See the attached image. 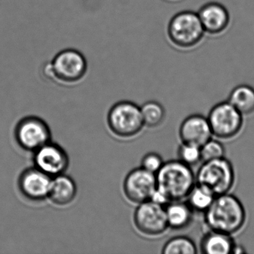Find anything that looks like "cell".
Masks as SVG:
<instances>
[{"label": "cell", "mask_w": 254, "mask_h": 254, "mask_svg": "<svg viewBox=\"0 0 254 254\" xmlns=\"http://www.w3.org/2000/svg\"><path fill=\"white\" fill-rule=\"evenodd\" d=\"M157 189L156 174L139 167L130 171L123 183L125 195L130 201L141 203L151 200Z\"/></svg>", "instance_id": "obj_10"}, {"label": "cell", "mask_w": 254, "mask_h": 254, "mask_svg": "<svg viewBox=\"0 0 254 254\" xmlns=\"http://www.w3.org/2000/svg\"><path fill=\"white\" fill-rule=\"evenodd\" d=\"M213 136L229 139L236 136L243 127V115L228 101L212 107L207 117Z\"/></svg>", "instance_id": "obj_7"}, {"label": "cell", "mask_w": 254, "mask_h": 254, "mask_svg": "<svg viewBox=\"0 0 254 254\" xmlns=\"http://www.w3.org/2000/svg\"><path fill=\"white\" fill-rule=\"evenodd\" d=\"M227 99L242 115L254 112V87L249 84H239L233 87Z\"/></svg>", "instance_id": "obj_18"}, {"label": "cell", "mask_w": 254, "mask_h": 254, "mask_svg": "<svg viewBox=\"0 0 254 254\" xmlns=\"http://www.w3.org/2000/svg\"><path fill=\"white\" fill-rule=\"evenodd\" d=\"M201 161H209L222 158L225 156V148L220 141L211 138L200 147Z\"/></svg>", "instance_id": "obj_23"}, {"label": "cell", "mask_w": 254, "mask_h": 254, "mask_svg": "<svg viewBox=\"0 0 254 254\" xmlns=\"http://www.w3.org/2000/svg\"><path fill=\"white\" fill-rule=\"evenodd\" d=\"M195 181L215 196L225 194L234 185V168L225 157L203 162L195 174Z\"/></svg>", "instance_id": "obj_5"}, {"label": "cell", "mask_w": 254, "mask_h": 254, "mask_svg": "<svg viewBox=\"0 0 254 254\" xmlns=\"http://www.w3.org/2000/svg\"><path fill=\"white\" fill-rule=\"evenodd\" d=\"M77 186L72 178L64 174L53 178L48 198L59 206H67L75 200Z\"/></svg>", "instance_id": "obj_15"}, {"label": "cell", "mask_w": 254, "mask_h": 254, "mask_svg": "<svg viewBox=\"0 0 254 254\" xmlns=\"http://www.w3.org/2000/svg\"><path fill=\"white\" fill-rule=\"evenodd\" d=\"M166 219L169 228L183 230L192 223L194 212L187 201L176 200L168 203L166 206Z\"/></svg>", "instance_id": "obj_16"}, {"label": "cell", "mask_w": 254, "mask_h": 254, "mask_svg": "<svg viewBox=\"0 0 254 254\" xmlns=\"http://www.w3.org/2000/svg\"><path fill=\"white\" fill-rule=\"evenodd\" d=\"M204 222L209 230L233 235L242 230L246 211L241 200L230 193L215 196L204 212Z\"/></svg>", "instance_id": "obj_1"}, {"label": "cell", "mask_w": 254, "mask_h": 254, "mask_svg": "<svg viewBox=\"0 0 254 254\" xmlns=\"http://www.w3.org/2000/svg\"><path fill=\"white\" fill-rule=\"evenodd\" d=\"M242 253H245V249L241 245H236L235 244L234 247H233V251H232V254H242Z\"/></svg>", "instance_id": "obj_25"}, {"label": "cell", "mask_w": 254, "mask_h": 254, "mask_svg": "<svg viewBox=\"0 0 254 254\" xmlns=\"http://www.w3.org/2000/svg\"><path fill=\"white\" fill-rule=\"evenodd\" d=\"M35 166L49 176L54 178L64 174L69 167V156L60 145L50 141L35 151Z\"/></svg>", "instance_id": "obj_11"}, {"label": "cell", "mask_w": 254, "mask_h": 254, "mask_svg": "<svg viewBox=\"0 0 254 254\" xmlns=\"http://www.w3.org/2000/svg\"><path fill=\"white\" fill-rule=\"evenodd\" d=\"M138 231L147 236H158L169 228L164 206L151 200L139 203L133 215Z\"/></svg>", "instance_id": "obj_9"}, {"label": "cell", "mask_w": 254, "mask_h": 254, "mask_svg": "<svg viewBox=\"0 0 254 254\" xmlns=\"http://www.w3.org/2000/svg\"><path fill=\"white\" fill-rule=\"evenodd\" d=\"M178 160L190 166L201 161L200 147L182 142L178 150Z\"/></svg>", "instance_id": "obj_22"}, {"label": "cell", "mask_w": 254, "mask_h": 254, "mask_svg": "<svg viewBox=\"0 0 254 254\" xmlns=\"http://www.w3.org/2000/svg\"><path fill=\"white\" fill-rule=\"evenodd\" d=\"M215 196L209 190L195 184L187 197V202L194 212H204L210 206Z\"/></svg>", "instance_id": "obj_19"}, {"label": "cell", "mask_w": 254, "mask_h": 254, "mask_svg": "<svg viewBox=\"0 0 254 254\" xmlns=\"http://www.w3.org/2000/svg\"><path fill=\"white\" fill-rule=\"evenodd\" d=\"M197 247L190 238L184 236H175L166 242L162 249L163 254H195Z\"/></svg>", "instance_id": "obj_21"}, {"label": "cell", "mask_w": 254, "mask_h": 254, "mask_svg": "<svg viewBox=\"0 0 254 254\" xmlns=\"http://www.w3.org/2000/svg\"><path fill=\"white\" fill-rule=\"evenodd\" d=\"M88 65L84 55L74 49L62 50L53 60L45 64L44 74L46 78L64 84L79 82L85 77Z\"/></svg>", "instance_id": "obj_3"}, {"label": "cell", "mask_w": 254, "mask_h": 254, "mask_svg": "<svg viewBox=\"0 0 254 254\" xmlns=\"http://www.w3.org/2000/svg\"><path fill=\"white\" fill-rule=\"evenodd\" d=\"M205 34L198 14L192 11L178 13L168 25V39L178 50L194 48L203 40Z\"/></svg>", "instance_id": "obj_4"}, {"label": "cell", "mask_w": 254, "mask_h": 254, "mask_svg": "<svg viewBox=\"0 0 254 254\" xmlns=\"http://www.w3.org/2000/svg\"><path fill=\"white\" fill-rule=\"evenodd\" d=\"M107 120L114 135L126 139L137 135L145 126L140 107L129 101H122L113 105Z\"/></svg>", "instance_id": "obj_6"}, {"label": "cell", "mask_w": 254, "mask_h": 254, "mask_svg": "<svg viewBox=\"0 0 254 254\" xmlns=\"http://www.w3.org/2000/svg\"><path fill=\"white\" fill-rule=\"evenodd\" d=\"M144 125L148 127L160 126L164 121L166 111L161 104L155 101L145 102L140 107Z\"/></svg>", "instance_id": "obj_20"}, {"label": "cell", "mask_w": 254, "mask_h": 254, "mask_svg": "<svg viewBox=\"0 0 254 254\" xmlns=\"http://www.w3.org/2000/svg\"><path fill=\"white\" fill-rule=\"evenodd\" d=\"M14 137L20 148L35 152L51 140V130L42 119L26 117L19 121L14 129Z\"/></svg>", "instance_id": "obj_8"}, {"label": "cell", "mask_w": 254, "mask_h": 254, "mask_svg": "<svg viewBox=\"0 0 254 254\" xmlns=\"http://www.w3.org/2000/svg\"><path fill=\"white\" fill-rule=\"evenodd\" d=\"M179 136L184 143L201 147L213 136L207 117L200 114L189 116L181 123Z\"/></svg>", "instance_id": "obj_13"}, {"label": "cell", "mask_w": 254, "mask_h": 254, "mask_svg": "<svg viewBox=\"0 0 254 254\" xmlns=\"http://www.w3.org/2000/svg\"><path fill=\"white\" fill-rule=\"evenodd\" d=\"M163 158L157 153L151 152L145 154L141 162V167L148 172L156 174L163 166Z\"/></svg>", "instance_id": "obj_24"}, {"label": "cell", "mask_w": 254, "mask_h": 254, "mask_svg": "<svg viewBox=\"0 0 254 254\" xmlns=\"http://www.w3.org/2000/svg\"><path fill=\"white\" fill-rule=\"evenodd\" d=\"M53 178L38 168H29L19 176L17 185L22 195L32 201L48 198Z\"/></svg>", "instance_id": "obj_12"}, {"label": "cell", "mask_w": 254, "mask_h": 254, "mask_svg": "<svg viewBox=\"0 0 254 254\" xmlns=\"http://www.w3.org/2000/svg\"><path fill=\"white\" fill-rule=\"evenodd\" d=\"M156 178L157 190L166 194L170 202L187 199L196 184L195 174L191 166L179 160L163 163Z\"/></svg>", "instance_id": "obj_2"}, {"label": "cell", "mask_w": 254, "mask_h": 254, "mask_svg": "<svg viewBox=\"0 0 254 254\" xmlns=\"http://www.w3.org/2000/svg\"><path fill=\"white\" fill-rule=\"evenodd\" d=\"M205 33L211 36L221 35L230 24V14L227 8L216 2L203 5L197 11Z\"/></svg>", "instance_id": "obj_14"}, {"label": "cell", "mask_w": 254, "mask_h": 254, "mask_svg": "<svg viewBox=\"0 0 254 254\" xmlns=\"http://www.w3.org/2000/svg\"><path fill=\"white\" fill-rule=\"evenodd\" d=\"M235 244L231 235L209 230L202 238L200 251L204 254H230Z\"/></svg>", "instance_id": "obj_17"}]
</instances>
